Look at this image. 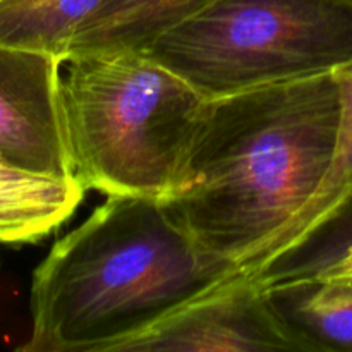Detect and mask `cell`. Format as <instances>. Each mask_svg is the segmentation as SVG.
Here are the masks:
<instances>
[{"mask_svg":"<svg viewBox=\"0 0 352 352\" xmlns=\"http://www.w3.org/2000/svg\"><path fill=\"white\" fill-rule=\"evenodd\" d=\"M339 120L336 71L206 100L162 205L203 251L241 270L318 191Z\"/></svg>","mask_w":352,"mask_h":352,"instance_id":"obj_1","label":"cell"},{"mask_svg":"<svg viewBox=\"0 0 352 352\" xmlns=\"http://www.w3.org/2000/svg\"><path fill=\"white\" fill-rule=\"evenodd\" d=\"M237 270L203 251L158 199L107 196L34 270L21 349L113 352Z\"/></svg>","mask_w":352,"mask_h":352,"instance_id":"obj_2","label":"cell"},{"mask_svg":"<svg viewBox=\"0 0 352 352\" xmlns=\"http://www.w3.org/2000/svg\"><path fill=\"white\" fill-rule=\"evenodd\" d=\"M64 64L62 112L82 188L158 201L174 195L208 98L141 52L76 55Z\"/></svg>","mask_w":352,"mask_h":352,"instance_id":"obj_3","label":"cell"},{"mask_svg":"<svg viewBox=\"0 0 352 352\" xmlns=\"http://www.w3.org/2000/svg\"><path fill=\"white\" fill-rule=\"evenodd\" d=\"M220 98L333 72L352 62L346 0H215L146 52Z\"/></svg>","mask_w":352,"mask_h":352,"instance_id":"obj_4","label":"cell"},{"mask_svg":"<svg viewBox=\"0 0 352 352\" xmlns=\"http://www.w3.org/2000/svg\"><path fill=\"white\" fill-rule=\"evenodd\" d=\"M308 352L275 313L267 291L237 270L113 352Z\"/></svg>","mask_w":352,"mask_h":352,"instance_id":"obj_5","label":"cell"},{"mask_svg":"<svg viewBox=\"0 0 352 352\" xmlns=\"http://www.w3.org/2000/svg\"><path fill=\"white\" fill-rule=\"evenodd\" d=\"M57 57L0 45V160L76 177L65 134Z\"/></svg>","mask_w":352,"mask_h":352,"instance_id":"obj_6","label":"cell"},{"mask_svg":"<svg viewBox=\"0 0 352 352\" xmlns=\"http://www.w3.org/2000/svg\"><path fill=\"white\" fill-rule=\"evenodd\" d=\"M76 177H55L0 160V244L43 239L78 210L85 198Z\"/></svg>","mask_w":352,"mask_h":352,"instance_id":"obj_7","label":"cell"},{"mask_svg":"<svg viewBox=\"0 0 352 352\" xmlns=\"http://www.w3.org/2000/svg\"><path fill=\"white\" fill-rule=\"evenodd\" d=\"M215 0H105L78 31L69 57L144 52Z\"/></svg>","mask_w":352,"mask_h":352,"instance_id":"obj_8","label":"cell"},{"mask_svg":"<svg viewBox=\"0 0 352 352\" xmlns=\"http://www.w3.org/2000/svg\"><path fill=\"white\" fill-rule=\"evenodd\" d=\"M265 291L308 352H352V280L311 278Z\"/></svg>","mask_w":352,"mask_h":352,"instance_id":"obj_9","label":"cell"},{"mask_svg":"<svg viewBox=\"0 0 352 352\" xmlns=\"http://www.w3.org/2000/svg\"><path fill=\"white\" fill-rule=\"evenodd\" d=\"M105 0H0V45L65 62L78 31Z\"/></svg>","mask_w":352,"mask_h":352,"instance_id":"obj_10","label":"cell"},{"mask_svg":"<svg viewBox=\"0 0 352 352\" xmlns=\"http://www.w3.org/2000/svg\"><path fill=\"white\" fill-rule=\"evenodd\" d=\"M351 246L352 195L302 234L294 244L246 274L263 289L311 280L340 260Z\"/></svg>","mask_w":352,"mask_h":352,"instance_id":"obj_11","label":"cell"},{"mask_svg":"<svg viewBox=\"0 0 352 352\" xmlns=\"http://www.w3.org/2000/svg\"><path fill=\"white\" fill-rule=\"evenodd\" d=\"M340 91V120L336 151L325 179L308 205L291 220L287 227L251 261L244 272H251L272 256L294 244L302 234L315 227L339 203L352 195V62L336 71Z\"/></svg>","mask_w":352,"mask_h":352,"instance_id":"obj_12","label":"cell"},{"mask_svg":"<svg viewBox=\"0 0 352 352\" xmlns=\"http://www.w3.org/2000/svg\"><path fill=\"white\" fill-rule=\"evenodd\" d=\"M315 278H340V280H352V246L337 260L332 267L327 268L323 274Z\"/></svg>","mask_w":352,"mask_h":352,"instance_id":"obj_13","label":"cell"},{"mask_svg":"<svg viewBox=\"0 0 352 352\" xmlns=\"http://www.w3.org/2000/svg\"><path fill=\"white\" fill-rule=\"evenodd\" d=\"M346 2H347V3H351V6H352V0H346Z\"/></svg>","mask_w":352,"mask_h":352,"instance_id":"obj_14","label":"cell"}]
</instances>
